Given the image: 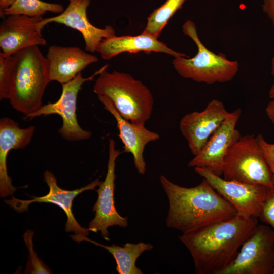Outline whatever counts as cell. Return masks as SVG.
I'll return each mask as SVG.
<instances>
[{"label":"cell","mask_w":274,"mask_h":274,"mask_svg":"<svg viewBox=\"0 0 274 274\" xmlns=\"http://www.w3.org/2000/svg\"><path fill=\"white\" fill-rule=\"evenodd\" d=\"M258 218L236 215L179 236L189 250L197 274H221L255 231Z\"/></svg>","instance_id":"1"},{"label":"cell","mask_w":274,"mask_h":274,"mask_svg":"<svg viewBox=\"0 0 274 274\" xmlns=\"http://www.w3.org/2000/svg\"><path fill=\"white\" fill-rule=\"evenodd\" d=\"M159 180L168 200L166 224L169 228L187 233L237 215L234 208L204 178L189 188L177 185L164 175Z\"/></svg>","instance_id":"2"},{"label":"cell","mask_w":274,"mask_h":274,"mask_svg":"<svg viewBox=\"0 0 274 274\" xmlns=\"http://www.w3.org/2000/svg\"><path fill=\"white\" fill-rule=\"evenodd\" d=\"M12 56L14 72L9 99L15 110L26 116L43 105L45 90L51 82L48 61L37 45Z\"/></svg>","instance_id":"3"},{"label":"cell","mask_w":274,"mask_h":274,"mask_svg":"<svg viewBox=\"0 0 274 274\" xmlns=\"http://www.w3.org/2000/svg\"><path fill=\"white\" fill-rule=\"evenodd\" d=\"M103 70L97 78L93 91L108 97L118 113L135 124H145L150 118L154 99L150 90L130 74Z\"/></svg>","instance_id":"4"},{"label":"cell","mask_w":274,"mask_h":274,"mask_svg":"<svg viewBox=\"0 0 274 274\" xmlns=\"http://www.w3.org/2000/svg\"><path fill=\"white\" fill-rule=\"evenodd\" d=\"M182 28L183 33L196 45L197 52L192 58L174 57L172 64L177 72L182 77L207 84L232 80L238 71V62L228 59L223 53L209 50L200 40L192 21L187 20Z\"/></svg>","instance_id":"5"},{"label":"cell","mask_w":274,"mask_h":274,"mask_svg":"<svg viewBox=\"0 0 274 274\" xmlns=\"http://www.w3.org/2000/svg\"><path fill=\"white\" fill-rule=\"evenodd\" d=\"M222 174L227 180L274 186L272 173L258 137L254 134L241 135L230 147L224 159Z\"/></svg>","instance_id":"6"},{"label":"cell","mask_w":274,"mask_h":274,"mask_svg":"<svg viewBox=\"0 0 274 274\" xmlns=\"http://www.w3.org/2000/svg\"><path fill=\"white\" fill-rule=\"evenodd\" d=\"M106 65L96 71L91 76L83 77L81 72L73 79L62 85V93L59 99L55 102H49L36 111L25 116L24 119H31L41 116L57 114L62 120V126L58 133L68 141H80L89 139L92 133L83 129L78 122L76 115L77 99L78 93L83 84L91 81L96 75L107 68Z\"/></svg>","instance_id":"7"},{"label":"cell","mask_w":274,"mask_h":274,"mask_svg":"<svg viewBox=\"0 0 274 274\" xmlns=\"http://www.w3.org/2000/svg\"><path fill=\"white\" fill-rule=\"evenodd\" d=\"M273 270L274 233L269 226L258 224L221 274H272Z\"/></svg>","instance_id":"8"},{"label":"cell","mask_w":274,"mask_h":274,"mask_svg":"<svg viewBox=\"0 0 274 274\" xmlns=\"http://www.w3.org/2000/svg\"><path fill=\"white\" fill-rule=\"evenodd\" d=\"M194 170L234 208L237 215L258 218L269 188L261 185L227 180L203 167H195Z\"/></svg>","instance_id":"9"},{"label":"cell","mask_w":274,"mask_h":274,"mask_svg":"<svg viewBox=\"0 0 274 274\" xmlns=\"http://www.w3.org/2000/svg\"><path fill=\"white\" fill-rule=\"evenodd\" d=\"M122 153L116 149L114 140L109 139L106 176L105 180L99 185L98 189L95 190L98 193V198L93 208L95 216L90 222L88 228L90 231L93 232H100L104 238L107 241L110 239L109 227L119 226L125 228L128 225L127 218L121 216L118 213L114 197L116 162Z\"/></svg>","instance_id":"10"},{"label":"cell","mask_w":274,"mask_h":274,"mask_svg":"<svg viewBox=\"0 0 274 274\" xmlns=\"http://www.w3.org/2000/svg\"><path fill=\"white\" fill-rule=\"evenodd\" d=\"M43 176L44 181L49 189L48 194L41 197L31 196L32 199L30 200L16 199L12 196V199L5 200V202L18 212L28 211V206L33 202L56 204L63 210L67 216L65 231L67 232H74L75 234L78 235L87 236L90 231L89 229L81 226L74 216L72 210L73 201L78 194L85 191H95V187L99 186L101 182L99 179H97L80 189L67 190L58 186L56 178L51 172L46 170L44 173Z\"/></svg>","instance_id":"11"},{"label":"cell","mask_w":274,"mask_h":274,"mask_svg":"<svg viewBox=\"0 0 274 274\" xmlns=\"http://www.w3.org/2000/svg\"><path fill=\"white\" fill-rule=\"evenodd\" d=\"M242 110L237 108L228 115L200 151L189 162L190 167H203L214 174H222L225 157L241 135L236 129Z\"/></svg>","instance_id":"12"},{"label":"cell","mask_w":274,"mask_h":274,"mask_svg":"<svg viewBox=\"0 0 274 274\" xmlns=\"http://www.w3.org/2000/svg\"><path fill=\"white\" fill-rule=\"evenodd\" d=\"M229 113L221 101L214 99L202 111L187 113L182 118L180 130L194 156L200 152Z\"/></svg>","instance_id":"13"},{"label":"cell","mask_w":274,"mask_h":274,"mask_svg":"<svg viewBox=\"0 0 274 274\" xmlns=\"http://www.w3.org/2000/svg\"><path fill=\"white\" fill-rule=\"evenodd\" d=\"M42 16L10 15L3 18L0 24V47L3 55L12 56L17 51L34 45H45Z\"/></svg>","instance_id":"14"},{"label":"cell","mask_w":274,"mask_h":274,"mask_svg":"<svg viewBox=\"0 0 274 274\" xmlns=\"http://www.w3.org/2000/svg\"><path fill=\"white\" fill-rule=\"evenodd\" d=\"M67 8L60 14L54 17L43 18L40 23L44 28L47 24L54 22L63 24L80 32L85 44V50L92 53L96 52L100 43L105 39L115 35L111 26L104 28L93 25L88 20L87 10L90 0H68Z\"/></svg>","instance_id":"15"},{"label":"cell","mask_w":274,"mask_h":274,"mask_svg":"<svg viewBox=\"0 0 274 274\" xmlns=\"http://www.w3.org/2000/svg\"><path fill=\"white\" fill-rule=\"evenodd\" d=\"M105 110L115 118L119 131V137L123 144L122 153H129L133 156L135 167L138 173L144 175L146 164L144 157L146 146L160 138L158 133L147 129L145 124H135L123 118L117 111L111 101L105 96H98Z\"/></svg>","instance_id":"16"},{"label":"cell","mask_w":274,"mask_h":274,"mask_svg":"<svg viewBox=\"0 0 274 274\" xmlns=\"http://www.w3.org/2000/svg\"><path fill=\"white\" fill-rule=\"evenodd\" d=\"M35 127L21 128L15 121L9 117L0 119V195L6 197L13 196L16 188L12 184L7 168V158L12 150L26 147L31 142Z\"/></svg>","instance_id":"17"},{"label":"cell","mask_w":274,"mask_h":274,"mask_svg":"<svg viewBox=\"0 0 274 274\" xmlns=\"http://www.w3.org/2000/svg\"><path fill=\"white\" fill-rule=\"evenodd\" d=\"M51 81L61 84L68 82L98 58L78 47L52 45L46 56Z\"/></svg>","instance_id":"18"},{"label":"cell","mask_w":274,"mask_h":274,"mask_svg":"<svg viewBox=\"0 0 274 274\" xmlns=\"http://www.w3.org/2000/svg\"><path fill=\"white\" fill-rule=\"evenodd\" d=\"M142 51L164 53L174 57H189L174 51L158 40V38L144 32L137 36L114 35L106 38L100 43L96 50V52L106 60H109L122 53H136Z\"/></svg>","instance_id":"19"},{"label":"cell","mask_w":274,"mask_h":274,"mask_svg":"<svg viewBox=\"0 0 274 274\" xmlns=\"http://www.w3.org/2000/svg\"><path fill=\"white\" fill-rule=\"evenodd\" d=\"M81 240L102 247L111 253L115 260L117 264L116 269L119 274H143V271L136 266V261L143 252L153 248L151 244L143 242L136 244L127 243L123 246H119L114 244L104 245L87 236L82 237Z\"/></svg>","instance_id":"20"},{"label":"cell","mask_w":274,"mask_h":274,"mask_svg":"<svg viewBox=\"0 0 274 274\" xmlns=\"http://www.w3.org/2000/svg\"><path fill=\"white\" fill-rule=\"evenodd\" d=\"M64 10L62 5L41 0H13L11 7L0 13L1 17L10 15H24L30 17L42 16L47 12L60 14Z\"/></svg>","instance_id":"21"},{"label":"cell","mask_w":274,"mask_h":274,"mask_svg":"<svg viewBox=\"0 0 274 274\" xmlns=\"http://www.w3.org/2000/svg\"><path fill=\"white\" fill-rule=\"evenodd\" d=\"M187 1L189 0H166L148 17L143 32L158 38L170 19Z\"/></svg>","instance_id":"22"},{"label":"cell","mask_w":274,"mask_h":274,"mask_svg":"<svg viewBox=\"0 0 274 274\" xmlns=\"http://www.w3.org/2000/svg\"><path fill=\"white\" fill-rule=\"evenodd\" d=\"M33 231L27 230L23 235V238L29 251L28 260L26 264L24 273L49 274L52 273L50 269L38 257L33 250L32 237Z\"/></svg>","instance_id":"23"},{"label":"cell","mask_w":274,"mask_h":274,"mask_svg":"<svg viewBox=\"0 0 274 274\" xmlns=\"http://www.w3.org/2000/svg\"><path fill=\"white\" fill-rule=\"evenodd\" d=\"M14 72L13 56L0 52V100L9 99Z\"/></svg>","instance_id":"24"},{"label":"cell","mask_w":274,"mask_h":274,"mask_svg":"<svg viewBox=\"0 0 274 274\" xmlns=\"http://www.w3.org/2000/svg\"><path fill=\"white\" fill-rule=\"evenodd\" d=\"M258 218L268 225L274 233V186L267 191Z\"/></svg>","instance_id":"25"},{"label":"cell","mask_w":274,"mask_h":274,"mask_svg":"<svg viewBox=\"0 0 274 274\" xmlns=\"http://www.w3.org/2000/svg\"><path fill=\"white\" fill-rule=\"evenodd\" d=\"M266 161L272 175L274 183V144L267 142L261 134L257 135Z\"/></svg>","instance_id":"26"},{"label":"cell","mask_w":274,"mask_h":274,"mask_svg":"<svg viewBox=\"0 0 274 274\" xmlns=\"http://www.w3.org/2000/svg\"><path fill=\"white\" fill-rule=\"evenodd\" d=\"M262 9L274 27V0H262Z\"/></svg>","instance_id":"27"},{"label":"cell","mask_w":274,"mask_h":274,"mask_svg":"<svg viewBox=\"0 0 274 274\" xmlns=\"http://www.w3.org/2000/svg\"><path fill=\"white\" fill-rule=\"evenodd\" d=\"M265 111L267 117L274 125V99L268 103Z\"/></svg>","instance_id":"28"},{"label":"cell","mask_w":274,"mask_h":274,"mask_svg":"<svg viewBox=\"0 0 274 274\" xmlns=\"http://www.w3.org/2000/svg\"><path fill=\"white\" fill-rule=\"evenodd\" d=\"M269 96L271 99H274V81L269 90Z\"/></svg>","instance_id":"29"},{"label":"cell","mask_w":274,"mask_h":274,"mask_svg":"<svg viewBox=\"0 0 274 274\" xmlns=\"http://www.w3.org/2000/svg\"><path fill=\"white\" fill-rule=\"evenodd\" d=\"M271 74L273 77L274 81V54L272 57L271 61Z\"/></svg>","instance_id":"30"},{"label":"cell","mask_w":274,"mask_h":274,"mask_svg":"<svg viewBox=\"0 0 274 274\" xmlns=\"http://www.w3.org/2000/svg\"><path fill=\"white\" fill-rule=\"evenodd\" d=\"M272 274H274V270H273V271Z\"/></svg>","instance_id":"31"}]
</instances>
